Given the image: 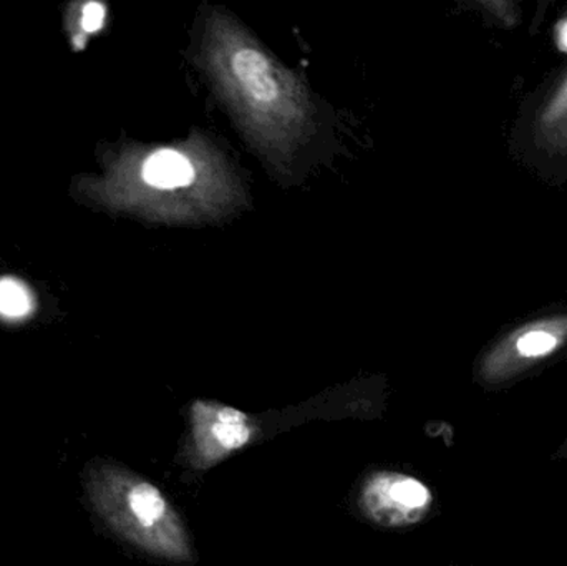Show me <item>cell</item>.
Wrapping results in <instances>:
<instances>
[{
	"label": "cell",
	"instance_id": "obj_1",
	"mask_svg": "<svg viewBox=\"0 0 567 566\" xmlns=\"http://www.w3.org/2000/svg\"><path fill=\"white\" fill-rule=\"evenodd\" d=\"M90 504L122 541L159 560H196L192 535L172 502L152 482L115 462H95L85 472Z\"/></svg>",
	"mask_w": 567,
	"mask_h": 566
},
{
	"label": "cell",
	"instance_id": "obj_2",
	"mask_svg": "<svg viewBox=\"0 0 567 566\" xmlns=\"http://www.w3.org/2000/svg\"><path fill=\"white\" fill-rule=\"evenodd\" d=\"M259 435L251 415L229 405L195 401L189 408V431L183 457L193 471H208L248 447Z\"/></svg>",
	"mask_w": 567,
	"mask_h": 566
},
{
	"label": "cell",
	"instance_id": "obj_3",
	"mask_svg": "<svg viewBox=\"0 0 567 566\" xmlns=\"http://www.w3.org/2000/svg\"><path fill=\"white\" fill-rule=\"evenodd\" d=\"M432 492L423 482L400 472H375L360 487V512L367 521L383 528L412 527L432 507Z\"/></svg>",
	"mask_w": 567,
	"mask_h": 566
},
{
	"label": "cell",
	"instance_id": "obj_4",
	"mask_svg": "<svg viewBox=\"0 0 567 566\" xmlns=\"http://www.w3.org/2000/svg\"><path fill=\"white\" fill-rule=\"evenodd\" d=\"M566 335L551 326H533L488 356L482 368L483 381L503 384L522 374L529 366L555 354L565 344Z\"/></svg>",
	"mask_w": 567,
	"mask_h": 566
},
{
	"label": "cell",
	"instance_id": "obj_5",
	"mask_svg": "<svg viewBox=\"0 0 567 566\" xmlns=\"http://www.w3.org/2000/svg\"><path fill=\"white\" fill-rule=\"evenodd\" d=\"M233 70L252 102L269 105L278 100L279 89L272 76L271 63L258 50H238L233 56Z\"/></svg>",
	"mask_w": 567,
	"mask_h": 566
},
{
	"label": "cell",
	"instance_id": "obj_6",
	"mask_svg": "<svg viewBox=\"0 0 567 566\" xmlns=\"http://www.w3.org/2000/svg\"><path fill=\"white\" fill-rule=\"evenodd\" d=\"M143 178L155 188H176L189 185L195 178V169L185 156L172 150H162L146 159Z\"/></svg>",
	"mask_w": 567,
	"mask_h": 566
},
{
	"label": "cell",
	"instance_id": "obj_7",
	"mask_svg": "<svg viewBox=\"0 0 567 566\" xmlns=\"http://www.w3.org/2000/svg\"><path fill=\"white\" fill-rule=\"evenodd\" d=\"M33 309L29 289L13 278L0 279V316L7 319H22Z\"/></svg>",
	"mask_w": 567,
	"mask_h": 566
},
{
	"label": "cell",
	"instance_id": "obj_8",
	"mask_svg": "<svg viewBox=\"0 0 567 566\" xmlns=\"http://www.w3.org/2000/svg\"><path fill=\"white\" fill-rule=\"evenodd\" d=\"M105 22V7L99 2L86 3L83 9L82 27L85 32H99Z\"/></svg>",
	"mask_w": 567,
	"mask_h": 566
},
{
	"label": "cell",
	"instance_id": "obj_9",
	"mask_svg": "<svg viewBox=\"0 0 567 566\" xmlns=\"http://www.w3.org/2000/svg\"><path fill=\"white\" fill-rule=\"evenodd\" d=\"M565 112H567V82L563 85V89L559 90V95L556 96L555 105L549 110V115H561V113Z\"/></svg>",
	"mask_w": 567,
	"mask_h": 566
},
{
	"label": "cell",
	"instance_id": "obj_10",
	"mask_svg": "<svg viewBox=\"0 0 567 566\" xmlns=\"http://www.w3.org/2000/svg\"><path fill=\"white\" fill-rule=\"evenodd\" d=\"M556 47L567 53V19L561 20L556 27Z\"/></svg>",
	"mask_w": 567,
	"mask_h": 566
},
{
	"label": "cell",
	"instance_id": "obj_11",
	"mask_svg": "<svg viewBox=\"0 0 567 566\" xmlns=\"http://www.w3.org/2000/svg\"><path fill=\"white\" fill-rule=\"evenodd\" d=\"M556 457L565 459V461H567V439L565 441V444H563L561 447H559V451L556 452Z\"/></svg>",
	"mask_w": 567,
	"mask_h": 566
}]
</instances>
